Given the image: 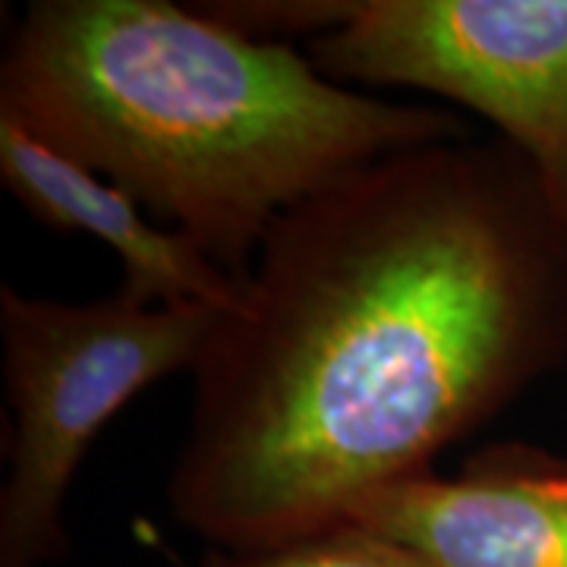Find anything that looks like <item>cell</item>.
I'll return each instance as SVG.
<instances>
[{
  "label": "cell",
  "mask_w": 567,
  "mask_h": 567,
  "mask_svg": "<svg viewBox=\"0 0 567 567\" xmlns=\"http://www.w3.org/2000/svg\"><path fill=\"white\" fill-rule=\"evenodd\" d=\"M567 353V237L502 140L363 164L268 227L205 344L177 524L262 551L432 473Z\"/></svg>",
  "instance_id": "obj_1"
},
{
  "label": "cell",
  "mask_w": 567,
  "mask_h": 567,
  "mask_svg": "<svg viewBox=\"0 0 567 567\" xmlns=\"http://www.w3.org/2000/svg\"><path fill=\"white\" fill-rule=\"evenodd\" d=\"M0 114L237 278L293 205L375 158L464 136L439 107L350 89L287 41L171 0L32 3L0 63Z\"/></svg>",
  "instance_id": "obj_2"
},
{
  "label": "cell",
  "mask_w": 567,
  "mask_h": 567,
  "mask_svg": "<svg viewBox=\"0 0 567 567\" xmlns=\"http://www.w3.org/2000/svg\"><path fill=\"white\" fill-rule=\"evenodd\" d=\"M218 316L212 306L142 303L126 290L95 303H61L0 287L10 406L0 567L61 558L63 505L82 457L145 388L196 369Z\"/></svg>",
  "instance_id": "obj_3"
},
{
  "label": "cell",
  "mask_w": 567,
  "mask_h": 567,
  "mask_svg": "<svg viewBox=\"0 0 567 567\" xmlns=\"http://www.w3.org/2000/svg\"><path fill=\"white\" fill-rule=\"evenodd\" d=\"M309 58L344 85L420 89L486 117L567 237V0H347Z\"/></svg>",
  "instance_id": "obj_4"
},
{
  "label": "cell",
  "mask_w": 567,
  "mask_h": 567,
  "mask_svg": "<svg viewBox=\"0 0 567 567\" xmlns=\"http://www.w3.org/2000/svg\"><path fill=\"white\" fill-rule=\"evenodd\" d=\"M347 520L425 567H567V464L529 445L483 447L457 476L365 495Z\"/></svg>",
  "instance_id": "obj_5"
},
{
  "label": "cell",
  "mask_w": 567,
  "mask_h": 567,
  "mask_svg": "<svg viewBox=\"0 0 567 567\" xmlns=\"http://www.w3.org/2000/svg\"><path fill=\"white\" fill-rule=\"evenodd\" d=\"M0 177L41 224L89 234L107 246L123 265V290L142 303L212 306L221 312L237 303V275L183 234L152 221L133 193L61 155L10 114H0Z\"/></svg>",
  "instance_id": "obj_6"
},
{
  "label": "cell",
  "mask_w": 567,
  "mask_h": 567,
  "mask_svg": "<svg viewBox=\"0 0 567 567\" xmlns=\"http://www.w3.org/2000/svg\"><path fill=\"white\" fill-rule=\"evenodd\" d=\"M205 567H425L404 546L385 536L341 520L312 536H303L287 546L262 551H218L205 555Z\"/></svg>",
  "instance_id": "obj_7"
}]
</instances>
